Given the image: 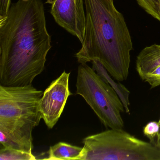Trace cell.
I'll return each mask as SVG.
<instances>
[{"mask_svg":"<svg viewBox=\"0 0 160 160\" xmlns=\"http://www.w3.org/2000/svg\"><path fill=\"white\" fill-rule=\"evenodd\" d=\"M42 0H18L0 18V85H32L52 48Z\"/></svg>","mask_w":160,"mask_h":160,"instance_id":"1","label":"cell"},{"mask_svg":"<svg viewBox=\"0 0 160 160\" xmlns=\"http://www.w3.org/2000/svg\"><path fill=\"white\" fill-rule=\"evenodd\" d=\"M85 38L75 54L79 63L97 60L117 81L129 75L133 44L124 17L114 0H84Z\"/></svg>","mask_w":160,"mask_h":160,"instance_id":"2","label":"cell"},{"mask_svg":"<svg viewBox=\"0 0 160 160\" xmlns=\"http://www.w3.org/2000/svg\"><path fill=\"white\" fill-rule=\"evenodd\" d=\"M43 93L32 85H0V143L3 147L32 153V132L42 119Z\"/></svg>","mask_w":160,"mask_h":160,"instance_id":"3","label":"cell"},{"mask_svg":"<svg viewBox=\"0 0 160 160\" xmlns=\"http://www.w3.org/2000/svg\"><path fill=\"white\" fill-rule=\"evenodd\" d=\"M80 160H160V149L122 129H110L83 139Z\"/></svg>","mask_w":160,"mask_h":160,"instance_id":"4","label":"cell"},{"mask_svg":"<svg viewBox=\"0 0 160 160\" xmlns=\"http://www.w3.org/2000/svg\"><path fill=\"white\" fill-rule=\"evenodd\" d=\"M76 94L82 96L106 128L122 129L125 110L114 89L87 63L78 67Z\"/></svg>","mask_w":160,"mask_h":160,"instance_id":"5","label":"cell"},{"mask_svg":"<svg viewBox=\"0 0 160 160\" xmlns=\"http://www.w3.org/2000/svg\"><path fill=\"white\" fill-rule=\"evenodd\" d=\"M70 73L64 71L51 82L44 92L40 102L42 118L49 129H52L59 119L68 98L72 93L69 90Z\"/></svg>","mask_w":160,"mask_h":160,"instance_id":"6","label":"cell"},{"mask_svg":"<svg viewBox=\"0 0 160 160\" xmlns=\"http://www.w3.org/2000/svg\"><path fill=\"white\" fill-rule=\"evenodd\" d=\"M51 12L56 23L81 44L85 38L86 14L84 0H52Z\"/></svg>","mask_w":160,"mask_h":160,"instance_id":"7","label":"cell"},{"mask_svg":"<svg viewBox=\"0 0 160 160\" xmlns=\"http://www.w3.org/2000/svg\"><path fill=\"white\" fill-rule=\"evenodd\" d=\"M136 64L141 79L160 66V45H152L142 49L137 56Z\"/></svg>","mask_w":160,"mask_h":160,"instance_id":"8","label":"cell"},{"mask_svg":"<svg viewBox=\"0 0 160 160\" xmlns=\"http://www.w3.org/2000/svg\"><path fill=\"white\" fill-rule=\"evenodd\" d=\"M92 68L107 83H108L117 92L120 99L121 101L125 111L127 113H130V92L124 85L122 84L120 81H115V79L109 73L106 69L97 60L92 62Z\"/></svg>","mask_w":160,"mask_h":160,"instance_id":"9","label":"cell"},{"mask_svg":"<svg viewBox=\"0 0 160 160\" xmlns=\"http://www.w3.org/2000/svg\"><path fill=\"white\" fill-rule=\"evenodd\" d=\"M83 148L64 142H59L50 147L45 160H80Z\"/></svg>","mask_w":160,"mask_h":160,"instance_id":"10","label":"cell"},{"mask_svg":"<svg viewBox=\"0 0 160 160\" xmlns=\"http://www.w3.org/2000/svg\"><path fill=\"white\" fill-rule=\"evenodd\" d=\"M35 160L37 158L32 153L4 147L0 150V160Z\"/></svg>","mask_w":160,"mask_h":160,"instance_id":"11","label":"cell"},{"mask_svg":"<svg viewBox=\"0 0 160 160\" xmlns=\"http://www.w3.org/2000/svg\"><path fill=\"white\" fill-rule=\"evenodd\" d=\"M138 5L152 17L160 22L159 0H136Z\"/></svg>","mask_w":160,"mask_h":160,"instance_id":"12","label":"cell"},{"mask_svg":"<svg viewBox=\"0 0 160 160\" xmlns=\"http://www.w3.org/2000/svg\"><path fill=\"white\" fill-rule=\"evenodd\" d=\"M159 130V122L151 121L147 123L143 128V133L145 136L150 140L151 143H154Z\"/></svg>","mask_w":160,"mask_h":160,"instance_id":"13","label":"cell"},{"mask_svg":"<svg viewBox=\"0 0 160 160\" xmlns=\"http://www.w3.org/2000/svg\"><path fill=\"white\" fill-rule=\"evenodd\" d=\"M142 80L148 83L151 88L160 86V66L147 74Z\"/></svg>","mask_w":160,"mask_h":160,"instance_id":"14","label":"cell"},{"mask_svg":"<svg viewBox=\"0 0 160 160\" xmlns=\"http://www.w3.org/2000/svg\"><path fill=\"white\" fill-rule=\"evenodd\" d=\"M11 4V0H0V18L7 15Z\"/></svg>","mask_w":160,"mask_h":160,"instance_id":"15","label":"cell"},{"mask_svg":"<svg viewBox=\"0 0 160 160\" xmlns=\"http://www.w3.org/2000/svg\"><path fill=\"white\" fill-rule=\"evenodd\" d=\"M158 122L159 123V132H158V134H157V137H156L154 145L160 149V118Z\"/></svg>","mask_w":160,"mask_h":160,"instance_id":"16","label":"cell"},{"mask_svg":"<svg viewBox=\"0 0 160 160\" xmlns=\"http://www.w3.org/2000/svg\"><path fill=\"white\" fill-rule=\"evenodd\" d=\"M159 3H160V0H159Z\"/></svg>","mask_w":160,"mask_h":160,"instance_id":"17","label":"cell"}]
</instances>
